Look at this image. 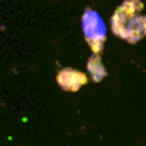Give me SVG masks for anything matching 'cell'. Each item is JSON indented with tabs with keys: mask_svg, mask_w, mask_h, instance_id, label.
Here are the masks:
<instances>
[{
	"mask_svg": "<svg viewBox=\"0 0 146 146\" xmlns=\"http://www.w3.org/2000/svg\"><path fill=\"white\" fill-rule=\"evenodd\" d=\"M82 31L92 52L99 54L104 50L106 40V27L99 14L90 7H87L85 13L82 14Z\"/></svg>",
	"mask_w": 146,
	"mask_h": 146,
	"instance_id": "obj_2",
	"label": "cell"
},
{
	"mask_svg": "<svg viewBox=\"0 0 146 146\" xmlns=\"http://www.w3.org/2000/svg\"><path fill=\"white\" fill-rule=\"evenodd\" d=\"M88 71H90V74H91V77H92V80L95 82H99L104 77H106V71H105V68H104L98 54H92V57L90 58V61H88Z\"/></svg>",
	"mask_w": 146,
	"mask_h": 146,
	"instance_id": "obj_4",
	"label": "cell"
},
{
	"mask_svg": "<svg viewBox=\"0 0 146 146\" xmlns=\"http://www.w3.org/2000/svg\"><path fill=\"white\" fill-rule=\"evenodd\" d=\"M141 0H125L111 19V29L119 38L135 44L146 37V16Z\"/></svg>",
	"mask_w": 146,
	"mask_h": 146,
	"instance_id": "obj_1",
	"label": "cell"
},
{
	"mask_svg": "<svg viewBox=\"0 0 146 146\" xmlns=\"http://www.w3.org/2000/svg\"><path fill=\"white\" fill-rule=\"evenodd\" d=\"M57 82L62 90L75 92L80 90L81 85L87 84V77H85V74H82L81 71H77L74 68H64L58 72Z\"/></svg>",
	"mask_w": 146,
	"mask_h": 146,
	"instance_id": "obj_3",
	"label": "cell"
}]
</instances>
